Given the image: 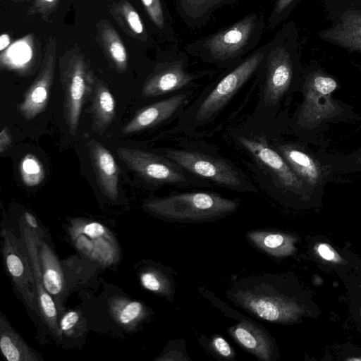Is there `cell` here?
<instances>
[{
    "label": "cell",
    "instance_id": "cb8c5ba5",
    "mask_svg": "<svg viewBox=\"0 0 361 361\" xmlns=\"http://www.w3.org/2000/svg\"><path fill=\"white\" fill-rule=\"evenodd\" d=\"M109 13L127 35L142 42L147 39V33L140 15L127 0L113 2Z\"/></svg>",
    "mask_w": 361,
    "mask_h": 361
},
{
    "label": "cell",
    "instance_id": "8d00e7d4",
    "mask_svg": "<svg viewBox=\"0 0 361 361\" xmlns=\"http://www.w3.org/2000/svg\"><path fill=\"white\" fill-rule=\"evenodd\" d=\"M12 142L10 132L6 126L0 133V152L3 154L11 146Z\"/></svg>",
    "mask_w": 361,
    "mask_h": 361
},
{
    "label": "cell",
    "instance_id": "7c38bea8",
    "mask_svg": "<svg viewBox=\"0 0 361 361\" xmlns=\"http://www.w3.org/2000/svg\"><path fill=\"white\" fill-rule=\"evenodd\" d=\"M20 229L32 268L40 315L54 336L60 338L58 310L54 300L45 288L41 271L38 250L41 237L26 224L25 220L20 221Z\"/></svg>",
    "mask_w": 361,
    "mask_h": 361
},
{
    "label": "cell",
    "instance_id": "484cf974",
    "mask_svg": "<svg viewBox=\"0 0 361 361\" xmlns=\"http://www.w3.org/2000/svg\"><path fill=\"white\" fill-rule=\"evenodd\" d=\"M248 241L262 252L275 257L288 255L291 241L283 233L271 230H254L246 233Z\"/></svg>",
    "mask_w": 361,
    "mask_h": 361
},
{
    "label": "cell",
    "instance_id": "60d3db41",
    "mask_svg": "<svg viewBox=\"0 0 361 361\" xmlns=\"http://www.w3.org/2000/svg\"><path fill=\"white\" fill-rule=\"evenodd\" d=\"M12 1H21V2L23 1L24 2V1H28L30 0H12Z\"/></svg>",
    "mask_w": 361,
    "mask_h": 361
},
{
    "label": "cell",
    "instance_id": "d590c367",
    "mask_svg": "<svg viewBox=\"0 0 361 361\" xmlns=\"http://www.w3.org/2000/svg\"><path fill=\"white\" fill-rule=\"evenodd\" d=\"M209 345L214 354L224 360H232L235 355L230 344L219 335H216L212 338Z\"/></svg>",
    "mask_w": 361,
    "mask_h": 361
},
{
    "label": "cell",
    "instance_id": "f1b7e54d",
    "mask_svg": "<svg viewBox=\"0 0 361 361\" xmlns=\"http://www.w3.org/2000/svg\"><path fill=\"white\" fill-rule=\"evenodd\" d=\"M114 317L123 326H135L145 319L148 313L144 305L138 301H125L114 305Z\"/></svg>",
    "mask_w": 361,
    "mask_h": 361
},
{
    "label": "cell",
    "instance_id": "7a4b0ae2",
    "mask_svg": "<svg viewBox=\"0 0 361 361\" xmlns=\"http://www.w3.org/2000/svg\"><path fill=\"white\" fill-rule=\"evenodd\" d=\"M266 26L262 13H252L227 27L188 44L184 48L209 62H240L245 55L258 45Z\"/></svg>",
    "mask_w": 361,
    "mask_h": 361
},
{
    "label": "cell",
    "instance_id": "1f68e13d",
    "mask_svg": "<svg viewBox=\"0 0 361 361\" xmlns=\"http://www.w3.org/2000/svg\"><path fill=\"white\" fill-rule=\"evenodd\" d=\"M156 360L163 361H188L190 360V358L186 353L183 341L175 340L168 343V345L166 346V349H164L163 353Z\"/></svg>",
    "mask_w": 361,
    "mask_h": 361
},
{
    "label": "cell",
    "instance_id": "2e32d148",
    "mask_svg": "<svg viewBox=\"0 0 361 361\" xmlns=\"http://www.w3.org/2000/svg\"><path fill=\"white\" fill-rule=\"evenodd\" d=\"M93 172L102 192L109 200L118 197L120 170L113 155L102 143L91 140L87 143Z\"/></svg>",
    "mask_w": 361,
    "mask_h": 361
},
{
    "label": "cell",
    "instance_id": "d6986e66",
    "mask_svg": "<svg viewBox=\"0 0 361 361\" xmlns=\"http://www.w3.org/2000/svg\"><path fill=\"white\" fill-rule=\"evenodd\" d=\"M319 36L348 51L361 53V11H345L334 27L320 32Z\"/></svg>",
    "mask_w": 361,
    "mask_h": 361
},
{
    "label": "cell",
    "instance_id": "5b68a950",
    "mask_svg": "<svg viewBox=\"0 0 361 361\" xmlns=\"http://www.w3.org/2000/svg\"><path fill=\"white\" fill-rule=\"evenodd\" d=\"M269 42L261 67L264 76V100L267 104H274L288 89L293 77L294 44L290 28L283 27Z\"/></svg>",
    "mask_w": 361,
    "mask_h": 361
},
{
    "label": "cell",
    "instance_id": "4316f807",
    "mask_svg": "<svg viewBox=\"0 0 361 361\" xmlns=\"http://www.w3.org/2000/svg\"><path fill=\"white\" fill-rule=\"evenodd\" d=\"M140 279L147 290L173 300L175 282L171 268L161 265L149 267L141 272Z\"/></svg>",
    "mask_w": 361,
    "mask_h": 361
},
{
    "label": "cell",
    "instance_id": "30bf717a",
    "mask_svg": "<svg viewBox=\"0 0 361 361\" xmlns=\"http://www.w3.org/2000/svg\"><path fill=\"white\" fill-rule=\"evenodd\" d=\"M2 235L8 271L24 302L36 314L40 315L32 268L26 247L21 250L19 240L7 229L3 231Z\"/></svg>",
    "mask_w": 361,
    "mask_h": 361
},
{
    "label": "cell",
    "instance_id": "5bb4252c",
    "mask_svg": "<svg viewBox=\"0 0 361 361\" xmlns=\"http://www.w3.org/2000/svg\"><path fill=\"white\" fill-rule=\"evenodd\" d=\"M229 335L243 350L261 361H273L278 355L276 344L269 332L249 318L228 328Z\"/></svg>",
    "mask_w": 361,
    "mask_h": 361
},
{
    "label": "cell",
    "instance_id": "7402d4cb",
    "mask_svg": "<svg viewBox=\"0 0 361 361\" xmlns=\"http://www.w3.org/2000/svg\"><path fill=\"white\" fill-rule=\"evenodd\" d=\"M92 95V128L102 134L115 118V99L106 85L101 80L95 82Z\"/></svg>",
    "mask_w": 361,
    "mask_h": 361
},
{
    "label": "cell",
    "instance_id": "d4e9b609",
    "mask_svg": "<svg viewBox=\"0 0 361 361\" xmlns=\"http://www.w3.org/2000/svg\"><path fill=\"white\" fill-rule=\"evenodd\" d=\"M279 149L284 159L302 180L312 186L320 181L321 169L310 155L290 146H279Z\"/></svg>",
    "mask_w": 361,
    "mask_h": 361
},
{
    "label": "cell",
    "instance_id": "9a60e30c",
    "mask_svg": "<svg viewBox=\"0 0 361 361\" xmlns=\"http://www.w3.org/2000/svg\"><path fill=\"white\" fill-rule=\"evenodd\" d=\"M193 79L194 76L187 71L183 59L161 63L144 82L141 94L145 97L165 94L183 87Z\"/></svg>",
    "mask_w": 361,
    "mask_h": 361
},
{
    "label": "cell",
    "instance_id": "74e56055",
    "mask_svg": "<svg viewBox=\"0 0 361 361\" xmlns=\"http://www.w3.org/2000/svg\"><path fill=\"white\" fill-rule=\"evenodd\" d=\"M24 219L26 224L33 231H36L39 225L36 220V218L30 212H25L24 214Z\"/></svg>",
    "mask_w": 361,
    "mask_h": 361
},
{
    "label": "cell",
    "instance_id": "e575fe53",
    "mask_svg": "<svg viewBox=\"0 0 361 361\" xmlns=\"http://www.w3.org/2000/svg\"><path fill=\"white\" fill-rule=\"evenodd\" d=\"M152 22L159 29L164 27V16L161 0H141Z\"/></svg>",
    "mask_w": 361,
    "mask_h": 361
},
{
    "label": "cell",
    "instance_id": "603a6c76",
    "mask_svg": "<svg viewBox=\"0 0 361 361\" xmlns=\"http://www.w3.org/2000/svg\"><path fill=\"white\" fill-rule=\"evenodd\" d=\"M0 348L8 361H38L40 359L13 330L3 314L0 319Z\"/></svg>",
    "mask_w": 361,
    "mask_h": 361
},
{
    "label": "cell",
    "instance_id": "ab89813d",
    "mask_svg": "<svg viewBox=\"0 0 361 361\" xmlns=\"http://www.w3.org/2000/svg\"><path fill=\"white\" fill-rule=\"evenodd\" d=\"M11 43V37L7 33H4L0 37V51H3Z\"/></svg>",
    "mask_w": 361,
    "mask_h": 361
},
{
    "label": "cell",
    "instance_id": "f35d334b",
    "mask_svg": "<svg viewBox=\"0 0 361 361\" xmlns=\"http://www.w3.org/2000/svg\"><path fill=\"white\" fill-rule=\"evenodd\" d=\"M319 255L327 260H331L334 257V252L325 244H321L318 247Z\"/></svg>",
    "mask_w": 361,
    "mask_h": 361
},
{
    "label": "cell",
    "instance_id": "3957f363",
    "mask_svg": "<svg viewBox=\"0 0 361 361\" xmlns=\"http://www.w3.org/2000/svg\"><path fill=\"white\" fill-rule=\"evenodd\" d=\"M239 202L211 192L178 193L154 198L143 204L145 210L168 221H214L233 213Z\"/></svg>",
    "mask_w": 361,
    "mask_h": 361
},
{
    "label": "cell",
    "instance_id": "836d02e7",
    "mask_svg": "<svg viewBox=\"0 0 361 361\" xmlns=\"http://www.w3.org/2000/svg\"><path fill=\"white\" fill-rule=\"evenodd\" d=\"M81 316L78 311L70 310L66 312L59 320V326L61 335L73 336L77 328H79Z\"/></svg>",
    "mask_w": 361,
    "mask_h": 361
},
{
    "label": "cell",
    "instance_id": "f546056e",
    "mask_svg": "<svg viewBox=\"0 0 361 361\" xmlns=\"http://www.w3.org/2000/svg\"><path fill=\"white\" fill-rule=\"evenodd\" d=\"M19 169L22 181L27 187L40 184L44 178L43 166L32 154H27L22 159Z\"/></svg>",
    "mask_w": 361,
    "mask_h": 361
},
{
    "label": "cell",
    "instance_id": "4dcf8cb0",
    "mask_svg": "<svg viewBox=\"0 0 361 361\" xmlns=\"http://www.w3.org/2000/svg\"><path fill=\"white\" fill-rule=\"evenodd\" d=\"M296 1L276 0L267 22V27L269 30L276 28L287 18Z\"/></svg>",
    "mask_w": 361,
    "mask_h": 361
},
{
    "label": "cell",
    "instance_id": "8992f818",
    "mask_svg": "<svg viewBox=\"0 0 361 361\" xmlns=\"http://www.w3.org/2000/svg\"><path fill=\"white\" fill-rule=\"evenodd\" d=\"M269 42L252 51L216 85L201 103L197 120L202 121L217 113L243 85L257 71L269 49Z\"/></svg>",
    "mask_w": 361,
    "mask_h": 361
},
{
    "label": "cell",
    "instance_id": "8fae6325",
    "mask_svg": "<svg viewBox=\"0 0 361 361\" xmlns=\"http://www.w3.org/2000/svg\"><path fill=\"white\" fill-rule=\"evenodd\" d=\"M166 157L197 176L226 187L238 188L242 182L238 172L226 162L207 155L188 151L167 149Z\"/></svg>",
    "mask_w": 361,
    "mask_h": 361
},
{
    "label": "cell",
    "instance_id": "277c9868",
    "mask_svg": "<svg viewBox=\"0 0 361 361\" xmlns=\"http://www.w3.org/2000/svg\"><path fill=\"white\" fill-rule=\"evenodd\" d=\"M59 72L63 92L64 118L69 133L75 136L83 104L94 90V75L85 55L77 47L60 56Z\"/></svg>",
    "mask_w": 361,
    "mask_h": 361
},
{
    "label": "cell",
    "instance_id": "44dd1931",
    "mask_svg": "<svg viewBox=\"0 0 361 361\" xmlns=\"http://www.w3.org/2000/svg\"><path fill=\"white\" fill-rule=\"evenodd\" d=\"M96 27V41L105 56L118 73H124L128 67V55L119 34L106 19L99 20Z\"/></svg>",
    "mask_w": 361,
    "mask_h": 361
},
{
    "label": "cell",
    "instance_id": "83f0119b",
    "mask_svg": "<svg viewBox=\"0 0 361 361\" xmlns=\"http://www.w3.org/2000/svg\"><path fill=\"white\" fill-rule=\"evenodd\" d=\"M178 12L190 25L205 23L219 8L235 0H176Z\"/></svg>",
    "mask_w": 361,
    "mask_h": 361
},
{
    "label": "cell",
    "instance_id": "e0dca14e",
    "mask_svg": "<svg viewBox=\"0 0 361 361\" xmlns=\"http://www.w3.org/2000/svg\"><path fill=\"white\" fill-rule=\"evenodd\" d=\"M239 140L243 147L275 175L283 186L298 189L302 185V180L294 173L284 158L267 145L247 137H240Z\"/></svg>",
    "mask_w": 361,
    "mask_h": 361
},
{
    "label": "cell",
    "instance_id": "ffe728a7",
    "mask_svg": "<svg viewBox=\"0 0 361 361\" xmlns=\"http://www.w3.org/2000/svg\"><path fill=\"white\" fill-rule=\"evenodd\" d=\"M38 250L45 288L54 300L58 311L61 312L66 293L61 266L54 252L42 238L39 242Z\"/></svg>",
    "mask_w": 361,
    "mask_h": 361
},
{
    "label": "cell",
    "instance_id": "d6a6232c",
    "mask_svg": "<svg viewBox=\"0 0 361 361\" xmlns=\"http://www.w3.org/2000/svg\"><path fill=\"white\" fill-rule=\"evenodd\" d=\"M61 0H32V6L27 10V15L39 14L44 21L56 11Z\"/></svg>",
    "mask_w": 361,
    "mask_h": 361
},
{
    "label": "cell",
    "instance_id": "ba28073f",
    "mask_svg": "<svg viewBox=\"0 0 361 361\" xmlns=\"http://www.w3.org/2000/svg\"><path fill=\"white\" fill-rule=\"evenodd\" d=\"M56 54L57 40L51 37L45 45L38 73L18 106L21 116L27 121L35 118L47 108L54 78Z\"/></svg>",
    "mask_w": 361,
    "mask_h": 361
},
{
    "label": "cell",
    "instance_id": "9c48e42d",
    "mask_svg": "<svg viewBox=\"0 0 361 361\" xmlns=\"http://www.w3.org/2000/svg\"><path fill=\"white\" fill-rule=\"evenodd\" d=\"M120 159L142 179L154 184H175L185 180L181 171L163 157L130 147H118Z\"/></svg>",
    "mask_w": 361,
    "mask_h": 361
},
{
    "label": "cell",
    "instance_id": "ac0fdd59",
    "mask_svg": "<svg viewBox=\"0 0 361 361\" xmlns=\"http://www.w3.org/2000/svg\"><path fill=\"white\" fill-rule=\"evenodd\" d=\"M185 99L186 94H176L143 107L123 127L122 134H133L161 123L172 116Z\"/></svg>",
    "mask_w": 361,
    "mask_h": 361
},
{
    "label": "cell",
    "instance_id": "4fadbf2b",
    "mask_svg": "<svg viewBox=\"0 0 361 361\" xmlns=\"http://www.w3.org/2000/svg\"><path fill=\"white\" fill-rule=\"evenodd\" d=\"M337 82L321 73H314L306 80L304 87L302 118L313 122L322 120L336 109L330 94L337 88Z\"/></svg>",
    "mask_w": 361,
    "mask_h": 361
},
{
    "label": "cell",
    "instance_id": "6da1fadb",
    "mask_svg": "<svg viewBox=\"0 0 361 361\" xmlns=\"http://www.w3.org/2000/svg\"><path fill=\"white\" fill-rule=\"evenodd\" d=\"M226 295L248 314L270 323L288 322L295 312L280 278L271 274L241 277L228 288Z\"/></svg>",
    "mask_w": 361,
    "mask_h": 361
},
{
    "label": "cell",
    "instance_id": "52a82bcc",
    "mask_svg": "<svg viewBox=\"0 0 361 361\" xmlns=\"http://www.w3.org/2000/svg\"><path fill=\"white\" fill-rule=\"evenodd\" d=\"M69 232L75 247L88 257L104 265L118 258V248L111 233L102 224L86 219H74Z\"/></svg>",
    "mask_w": 361,
    "mask_h": 361
}]
</instances>
